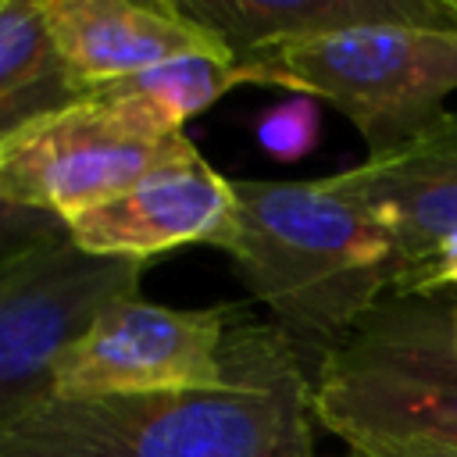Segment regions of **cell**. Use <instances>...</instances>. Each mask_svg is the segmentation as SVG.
<instances>
[{"label":"cell","instance_id":"1","mask_svg":"<svg viewBox=\"0 0 457 457\" xmlns=\"http://www.w3.org/2000/svg\"><path fill=\"white\" fill-rule=\"evenodd\" d=\"M214 389L46 396L0 432V457H314L311 375L271 321L232 318Z\"/></svg>","mask_w":457,"mask_h":457},{"label":"cell","instance_id":"2","mask_svg":"<svg viewBox=\"0 0 457 457\" xmlns=\"http://www.w3.org/2000/svg\"><path fill=\"white\" fill-rule=\"evenodd\" d=\"M236 225L221 246L314 378L350 328L389 296L382 225L325 179H232Z\"/></svg>","mask_w":457,"mask_h":457},{"label":"cell","instance_id":"3","mask_svg":"<svg viewBox=\"0 0 457 457\" xmlns=\"http://www.w3.org/2000/svg\"><path fill=\"white\" fill-rule=\"evenodd\" d=\"M457 296H386L311 378V414L343 443L457 446Z\"/></svg>","mask_w":457,"mask_h":457},{"label":"cell","instance_id":"4","mask_svg":"<svg viewBox=\"0 0 457 457\" xmlns=\"http://www.w3.org/2000/svg\"><path fill=\"white\" fill-rule=\"evenodd\" d=\"M239 86H282L339 111L386 154L443 114L457 93V29L375 21L236 61Z\"/></svg>","mask_w":457,"mask_h":457},{"label":"cell","instance_id":"5","mask_svg":"<svg viewBox=\"0 0 457 457\" xmlns=\"http://www.w3.org/2000/svg\"><path fill=\"white\" fill-rule=\"evenodd\" d=\"M193 150L118 93H89L0 146V196L61 225Z\"/></svg>","mask_w":457,"mask_h":457},{"label":"cell","instance_id":"6","mask_svg":"<svg viewBox=\"0 0 457 457\" xmlns=\"http://www.w3.org/2000/svg\"><path fill=\"white\" fill-rule=\"evenodd\" d=\"M143 268L86 253L68 228L0 264V432L54 396L57 357L104 307L139 293Z\"/></svg>","mask_w":457,"mask_h":457},{"label":"cell","instance_id":"7","mask_svg":"<svg viewBox=\"0 0 457 457\" xmlns=\"http://www.w3.org/2000/svg\"><path fill=\"white\" fill-rule=\"evenodd\" d=\"M325 182L389 236V296H457V111Z\"/></svg>","mask_w":457,"mask_h":457},{"label":"cell","instance_id":"8","mask_svg":"<svg viewBox=\"0 0 457 457\" xmlns=\"http://www.w3.org/2000/svg\"><path fill=\"white\" fill-rule=\"evenodd\" d=\"M232 307H168L129 293L57 357L54 396H139L214 389L228 378Z\"/></svg>","mask_w":457,"mask_h":457},{"label":"cell","instance_id":"9","mask_svg":"<svg viewBox=\"0 0 457 457\" xmlns=\"http://www.w3.org/2000/svg\"><path fill=\"white\" fill-rule=\"evenodd\" d=\"M236 225L232 179L218 175L200 150H186L132 189L64 221L75 246L96 257L146 264L175 246H225Z\"/></svg>","mask_w":457,"mask_h":457},{"label":"cell","instance_id":"10","mask_svg":"<svg viewBox=\"0 0 457 457\" xmlns=\"http://www.w3.org/2000/svg\"><path fill=\"white\" fill-rule=\"evenodd\" d=\"M79 96L186 54H228L179 0H36ZM232 57V54H228Z\"/></svg>","mask_w":457,"mask_h":457},{"label":"cell","instance_id":"11","mask_svg":"<svg viewBox=\"0 0 457 457\" xmlns=\"http://www.w3.org/2000/svg\"><path fill=\"white\" fill-rule=\"evenodd\" d=\"M179 7L204 25L232 61L375 21L457 29L450 0H179Z\"/></svg>","mask_w":457,"mask_h":457},{"label":"cell","instance_id":"12","mask_svg":"<svg viewBox=\"0 0 457 457\" xmlns=\"http://www.w3.org/2000/svg\"><path fill=\"white\" fill-rule=\"evenodd\" d=\"M79 100L36 0H0V146Z\"/></svg>","mask_w":457,"mask_h":457},{"label":"cell","instance_id":"13","mask_svg":"<svg viewBox=\"0 0 457 457\" xmlns=\"http://www.w3.org/2000/svg\"><path fill=\"white\" fill-rule=\"evenodd\" d=\"M236 86H239V75L228 54H186L150 71H139L125 82L107 86V93L132 100L143 114H150L168 132H186L189 118L207 111L214 100H221Z\"/></svg>","mask_w":457,"mask_h":457},{"label":"cell","instance_id":"14","mask_svg":"<svg viewBox=\"0 0 457 457\" xmlns=\"http://www.w3.org/2000/svg\"><path fill=\"white\" fill-rule=\"evenodd\" d=\"M318 132H321V114H318V100L311 96H286L271 107L261 111L253 136L261 143V150L282 164H293L300 157H307L318 146Z\"/></svg>","mask_w":457,"mask_h":457},{"label":"cell","instance_id":"15","mask_svg":"<svg viewBox=\"0 0 457 457\" xmlns=\"http://www.w3.org/2000/svg\"><path fill=\"white\" fill-rule=\"evenodd\" d=\"M64 232V225L50 214H36V211H25V207H14L0 196V264L25 253L29 246L50 239Z\"/></svg>","mask_w":457,"mask_h":457},{"label":"cell","instance_id":"16","mask_svg":"<svg viewBox=\"0 0 457 457\" xmlns=\"http://www.w3.org/2000/svg\"><path fill=\"white\" fill-rule=\"evenodd\" d=\"M350 457H457V446H439L425 439H353Z\"/></svg>","mask_w":457,"mask_h":457},{"label":"cell","instance_id":"17","mask_svg":"<svg viewBox=\"0 0 457 457\" xmlns=\"http://www.w3.org/2000/svg\"><path fill=\"white\" fill-rule=\"evenodd\" d=\"M450 7H453V18H457V0H450Z\"/></svg>","mask_w":457,"mask_h":457},{"label":"cell","instance_id":"18","mask_svg":"<svg viewBox=\"0 0 457 457\" xmlns=\"http://www.w3.org/2000/svg\"><path fill=\"white\" fill-rule=\"evenodd\" d=\"M453 325H457V311H453Z\"/></svg>","mask_w":457,"mask_h":457},{"label":"cell","instance_id":"19","mask_svg":"<svg viewBox=\"0 0 457 457\" xmlns=\"http://www.w3.org/2000/svg\"><path fill=\"white\" fill-rule=\"evenodd\" d=\"M346 457H350V453H346Z\"/></svg>","mask_w":457,"mask_h":457}]
</instances>
